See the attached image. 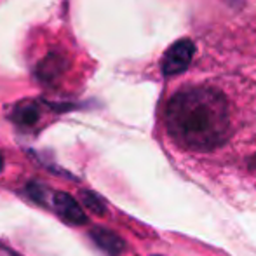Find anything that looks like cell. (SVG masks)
Masks as SVG:
<instances>
[{
  "instance_id": "cell-4",
  "label": "cell",
  "mask_w": 256,
  "mask_h": 256,
  "mask_svg": "<svg viewBox=\"0 0 256 256\" xmlns=\"http://www.w3.org/2000/svg\"><path fill=\"white\" fill-rule=\"evenodd\" d=\"M91 237L94 239V242L98 244L102 250H104L106 253L117 256L124 251L126 244L117 234H114L112 230H106L103 226H96V228L91 230Z\"/></svg>"
},
{
  "instance_id": "cell-1",
  "label": "cell",
  "mask_w": 256,
  "mask_h": 256,
  "mask_svg": "<svg viewBox=\"0 0 256 256\" xmlns=\"http://www.w3.org/2000/svg\"><path fill=\"white\" fill-rule=\"evenodd\" d=\"M166 128L180 146L209 152L228 140L230 117L223 94L211 88H190L169 100Z\"/></svg>"
},
{
  "instance_id": "cell-6",
  "label": "cell",
  "mask_w": 256,
  "mask_h": 256,
  "mask_svg": "<svg viewBox=\"0 0 256 256\" xmlns=\"http://www.w3.org/2000/svg\"><path fill=\"white\" fill-rule=\"evenodd\" d=\"M10 117H12V120L16 122V124L28 128V126H35L38 122L40 110H38V106L35 103L23 102V103H20V104H16V106H14Z\"/></svg>"
},
{
  "instance_id": "cell-2",
  "label": "cell",
  "mask_w": 256,
  "mask_h": 256,
  "mask_svg": "<svg viewBox=\"0 0 256 256\" xmlns=\"http://www.w3.org/2000/svg\"><path fill=\"white\" fill-rule=\"evenodd\" d=\"M194 52H196V46L188 38H182V40L174 42L162 58V74L178 75L185 72L192 61Z\"/></svg>"
},
{
  "instance_id": "cell-3",
  "label": "cell",
  "mask_w": 256,
  "mask_h": 256,
  "mask_svg": "<svg viewBox=\"0 0 256 256\" xmlns=\"http://www.w3.org/2000/svg\"><path fill=\"white\" fill-rule=\"evenodd\" d=\"M52 206L56 212L70 225H86L88 223V216H86L84 209L80 204L64 192H54L52 194Z\"/></svg>"
},
{
  "instance_id": "cell-5",
  "label": "cell",
  "mask_w": 256,
  "mask_h": 256,
  "mask_svg": "<svg viewBox=\"0 0 256 256\" xmlns=\"http://www.w3.org/2000/svg\"><path fill=\"white\" fill-rule=\"evenodd\" d=\"M66 68V60L64 56L58 52H51L40 61V64L37 66V75L40 77V80L44 82H49V80H54L58 78L61 74L64 72Z\"/></svg>"
},
{
  "instance_id": "cell-8",
  "label": "cell",
  "mask_w": 256,
  "mask_h": 256,
  "mask_svg": "<svg viewBox=\"0 0 256 256\" xmlns=\"http://www.w3.org/2000/svg\"><path fill=\"white\" fill-rule=\"evenodd\" d=\"M28 194H30V197L34 200H37V202L44 204V186L42 185H37V183H30L28 185Z\"/></svg>"
},
{
  "instance_id": "cell-7",
  "label": "cell",
  "mask_w": 256,
  "mask_h": 256,
  "mask_svg": "<svg viewBox=\"0 0 256 256\" xmlns=\"http://www.w3.org/2000/svg\"><path fill=\"white\" fill-rule=\"evenodd\" d=\"M78 197H80L82 204H84L91 212H96V214H100V216L104 214V211H106L104 202L100 199L98 196H96V194L89 192V190H82V192L78 194Z\"/></svg>"
},
{
  "instance_id": "cell-9",
  "label": "cell",
  "mask_w": 256,
  "mask_h": 256,
  "mask_svg": "<svg viewBox=\"0 0 256 256\" xmlns=\"http://www.w3.org/2000/svg\"><path fill=\"white\" fill-rule=\"evenodd\" d=\"M250 166H251V169H254V171H256V155H254V157H253V158H251Z\"/></svg>"
},
{
  "instance_id": "cell-10",
  "label": "cell",
  "mask_w": 256,
  "mask_h": 256,
  "mask_svg": "<svg viewBox=\"0 0 256 256\" xmlns=\"http://www.w3.org/2000/svg\"><path fill=\"white\" fill-rule=\"evenodd\" d=\"M4 169V157H2V154H0V171Z\"/></svg>"
}]
</instances>
